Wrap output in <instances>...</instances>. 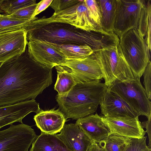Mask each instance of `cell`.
<instances>
[{
	"instance_id": "obj_14",
	"label": "cell",
	"mask_w": 151,
	"mask_h": 151,
	"mask_svg": "<svg viewBox=\"0 0 151 151\" xmlns=\"http://www.w3.org/2000/svg\"><path fill=\"white\" fill-rule=\"evenodd\" d=\"M41 111L39 104L34 99L11 105L0 107V129L15 122L22 123V119L32 112L37 114Z\"/></svg>"
},
{
	"instance_id": "obj_28",
	"label": "cell",
	"mask_w": 151,
	"mask_h": 151,
	"mask_svg": "<svg viewBox=\"0 0 151 151\" xmlns=\"http://www.w3.org/2000/svg\"><path fill=\"white\" fill-rule=\"evenodd\" d=\"M84 2L90 19L95 24L100 27L101 12L97 1L84 0Z\"/></svg>"
},
{
	"instance_id": "obj_2",
	"label": "cell",
	"mask_w": 151,
	"mask_h": 151,
	"mask_svg": "<svg viewBox=\"0 0 151 151\" xmlns=\"http://www.w3.org/2000/svg\"><path fill=\"white\" fill-rule=\"evenodd\" d=\"M101 80L77 83L67 94L55 97L66 119L77 120L94 114L108 89Z\"/></svg>"
},
{
	"instance_id": "obj_25",
	"label": "cell",
	"mask_w": 151,
	"mask_h": 151,
	"mask_svg": "<svg viewBox=\"0 0 151 151\" xmlns=\"http://www.w3.org/2000/svg\"><path fill=\"white\" fill-rule=\"evenodd\" d=\"M36 4L35 0H1L0 14L10 15L21 8Z\"/></svg>"
},
{
	"instance_id": "obj_8",
	"label": "cell",
	"mask_w": 151,
	"mask_h": 151,
	"mask_svg": "<svg viewBox=\"0 0 151 151\" xmlns=\"http://www.w3.org/2000/svg\"><path fill=\"white\" fill-rule=\"evenodd\" d=\"M37 136L28 125H11L0 131V151H28Z\"/></svg>"
},
{
	"instance_id": "obj_20",
	"label": "cell",
	"mask_w": 151,
	"mask_h": 151,
	"mask_svg": "<svg viewBox=\"0 0 151 151\" xmlns=\"http://www.w3.org/2000/svg\"><path fill=\"white\" fill-rule=\"evenodd\" d=\"M48 42L54 49L62 55L66 60L82 59L93 53L91 48L86 45L55 44Z\"/></svg>"
},
{
	"instance_id": "obj_4",
	"label": "cell",
	"mask_w": 151,
	"mask_h": 151,
	"mask_svg": "<svg viewBox=\"0 0 151 151\" xmlns=\"http://www.w3.org/2000/svg\"><path fill=\"white\" fill-rule=\"evenodd\" d=\"M108 87L117 81L134 78L126 62L119 43L93 52Z\"/></svg>"
},
{
	"instance_id": "obj_7",
	"label": "cell",
	"mask_w": 151,
	"mask_h": 151,
	"mask_svg": "<svg viewBox=\"0 0 151 151\" xmlns=\"http://www.w3.org/2000/svg\"><path fill=\"white\" fill-rule=\"evenodd\" d=\"M108 89L118 95L137 112L148 118L151 114V103L140 80L135 78L117 81Z\"/></svg>"
},
{
	"instance_id": "obj_5",
	"label": "cell",
	"mask_w": 151,
	"mask_h": 151,
	"mask_svg": "<svg viewBox=\"0 0 151 151\" xmlns=\"http://www.w3.org/2000/svg\"><path fill=\"white\" fill-rule=\"evenodd\" d=\"M119 45L134 78L140 80L150 61V52L137 29H133L120 38Z\"/></svg>"
},
{
	"instance_id": "obj_9",
	"label": "cell",
	"mask_w": 151,
	"mask_h": 151,
	"mask_svg": "<svg viewBox=\"0 0 151 151\" xmlns=\"http://www.w3.org/2000/svg\"><path fill=\"white\" fill-rule=\"evenodd\" d=\"M114 32L120 38L129 30L137 29L143 0H116Z\"/></svg>"
},
{
	"instance_id": "obj_29",
	"label": "cell",
	"mask_w": 151,
	"mask_h": 151,
	"mask_svg": "<svg viewBox=\"0 0 151 151\" xmlns=\"http://www.w3.org/2000/svg\"><path fill=\"white\" fill-rule=\"evenodd\" d=\"M147 137L141 138H132L125 151H151L146 144Z\"/></svg>"
},
{
	"instance_id": "obj_12",
	"label": "cell",
	"mask_w": 151,
	"mask_h": 151,
	"mask_svg": "<svg viewBox=\"0 0 151 151\" xmlns=\"http://www.w3.org/2000/svg\"><path fill=\"white\" fill-rule=\"evenodd\" d=\"M30 57L37 63L52 69L60 65L65 58L55 50L48 42L38 40H29L27 44Z\"/></svg>"
},
{
	"instance_id": "obj_13",
	"label": "cell",
	"mask_w": 151,
	"mask_h": 151,
	"mask_svg": "<svg viewBox=\"0 0 151 151\" xmlns=\"http://www.w3.org/2000/svg\"><path fill=\"white\" fill-rule=\"evenodd\" d=\"M99 105L101 113L105 117L134 119L139 116L118 95L108 89Z\"/></svg>"
},
{
	"instance_id": "obj_22",
	"label": "cell",
	"mask_w": 151,
	"mask_h": 151,
	"mask_svg": "<svg viewBox=\"0 0 151 151\" xmlns=\"http://www.w3.org/2000/svg\"><path fill=\"white\" fill-rule=\"evenodd\" d=\"M151 0H143L137 29L151 51Z\"/></svg>"
},
{
	"instance_id": "obj_21",
	"label": "cell",
	"mask_w": 151,
	"mask_h": 151,
	"mask_svg": "<svg viewBox=\"0 0 151 151\" xmlns=\"http://www.w3.org/2000/svg\"><path fill=\"white\" fill-rule=\"evenodd\" d=\"M97 1L101 12L100 28L106 32H114L116 7V0Z\"/></svg>"
},
{
	"instance_id": "obj_34",
	"label": "cell",
	"mask_w": 151,
	"mask_h": 151,
	"mask_svg": "<svg viewBox=\"0 0 151 151\" xmlns=\"http://www.w3.org/2000/svg\"><path fill=\"white\" fill-rule=\"evenodd\" d=\"M151 114L147 118V120L145 122L144 124H142V126L144 125L147 129L149 139V145L151 146Z\"/></svg>"
},
{
	"instance_id": "obj_30",
	"label": "cell",
	"mask_w": 151,
	"mask_h": 151,
	"mask_svg": "<svg viewBox=\"0 0 151 151\" xmlns=\"http://www.w3.org/2000/svg\"><path fill=\"white\" fill-rule=\"evenodd\" d=\"M80 0H54L50 6L55 12L64 10L73 6L79 3Z\"/></svg>"
},
{
	"instance_id": "obj_1",
	"label": "cell",
	"mask_w": 151,
	"mask_h": 151,
	"mask_svg": "<svg viewBox=\"0 0 151 151\" xmlns=\"http://www.w3.org/2000/svg\"><path fill=\"white\" fill-rule=\"evenodd\" d=\"M52 69L35 62L26 48L19 56L0 64V107L35 99L52 82Z\"/></svg>"
},
{
	"instance_id": "obj_15",
	"label": "cell",
	"mask_w": 151,
	"mask_h": 151,
	"mask_svg": "<svg viewBox=\"0 0 151 151\" xmlns=\"http://www.w3.org/2000/svg\"><path fill=\"white\" fill-rule=\"evenodd\" d=\"M76 123L92 142H103L111 133L102 116L97 113L79 119Z\"/></svg>"
},
{
	"instance_id": "obj_32",
	"label": "cell",
	"mask_w": 151,
	"mask_h": 151,
	"mask_svg": "<svg viewBox=\"0 0 151 151\" xmlns=\"http://www.w3.org/2000/svg\"><path fill=\"white\" fill-rule=\"evenodd\" d=\"M53 0H43L37 3V5L32 16V18L34 20L37 18L36 17V15L45 10L50 6Z\"/></svg>"
},
{
	"instance_id": "obj_23",
	"label": "cell",
	"mask_w": 151,
	"mask_h": 151,
	"mask_svg": "<svg viewBox=\"0 0 151 151\" xmlns=\"http://www.w3.org/2000/svg\"><path fill=\"white\" fill-rule=\"evenodd\" d=\"M57 78L54 89L60 95L68 93L77 83L80 82L70 72L60 65L55 66Z\"/></svg>"
},
{
	"instance_id": "obj_16",
	"label": "cell",
	"mask_w": 151,
	"mask_h": 151,
	"mask_svg": "<svg viewBox=\"0 0 151 151\" xmlns=\"http://www.w3.org/2000/svg\"><path fill=\"white\" fill-rule=\"evenodd\" d=\"M104 121L114 133L131 138H141L144 137V130L138 117L134 119L106 118L103 116Z\"/></svg>"
},
{
	"instance_id": "obj_6",
	"label": "cell",
	"mask_w": 151,
	"mask_h": 151,
	"mask_svg": "<svg viewBox=\"0 0 151 151\" xmlns=\"http://www.w3.org/2000/svg\"><path fill=\"white\" fill-rule=\"evenodd\" d=\"M54 23L68 24L88 32L101 29L90 19L84 0H81L77 4L64 10L54 12L49 18L43 16L30 21L28 31Z\"/></svg>"
},
{
	"instance_id": "obj_11",
	"label": "cell",
	"mask_w": 151,
	"mask_h": 151,
	"mask_svg": "<svg viewBox=\"0 0 151 151\" xmlns=\"http://www.w3.org/2000/svg\"><path fill=\"white\" fill-rule=\"evenodd\" d=\"M59 65L72 73L81 82L101 80L103 78L101 69L93 53L82 59L66 60Z\"/></svg>"
},
{
	"instance_id": "obj_3",
	"label": "cell",
	"mask_w": 151,
	"mask_h": 151,
	"mask_svg": "<svg viewBox=\"0 0 151 151\" xmlns=\"http://www.w3.org/2000/svg\"><path fill=\"white\" fill-rule=\"evenodd\" d=\"M28 40H38L55 44L86 45L93 52L103 48L107 41L106 34L102 31L88 32L71 25L62 23H49L29 30Z\"/></svg>"
},
{
	"instance_id": "obj_31",
	"label": "cell",
	"mask_w": 151,
	"mask_h": 151,
	"mask_svg": "<svg viewBox=\"0 0 151 151\" xmlns=\"http://www.w3.org/2000/svg\"><path fill=\"white\" fill-rule=\"evenodd\" d=\"M144 89L148 98L151 99V62L148 63L143 74Z\"/></svg>"
},
{
	"instance_id": "obj_18",
	"label": "cell",
	"mask_w": 151,
	"mask_h": 151,
	"mask_svg": "<svg viewBox=\"0 0 151 151\" xmlns=\"http://www.w3.org/2000/svg\"><path fill=\"white\" fill-rule=\"evenodd\" d=\"M34 119L36 125L42 132L52 134L60 132L66 120L59 109L41 110L34 116Z\"/></svg>"
},
{
	"instance_id": "obj_26",
	"label": "cell",
	"mask_w": 151,
	"mask_h": 151,
	"mask_svg": "<svg viewBox=\"0 0 151 151\" xmlns=\"http://www.w3.org/2000/svg\"><path fill=\"white\" fill-rule=\"evenodd\" d=\"M30 22L14 19L4 15L0 17V33L22 29H25L27 31Z\"/></svg>"
},
{
	"instance_id": "obj_19",
	"label": "cell",
	"mask_w": 151,
	"mask_h": 151,
	"mask_svg": "<svg viewBox=\"0 0 151 151\" xmlns=\"http://www.w3.org/2000/svg\"><path fill=\"white\" fill-rule=\"evenodd\" d=\"M29 151H71L56 134L42 132L32 144Z\"/></svg>"
},
{
	"instance_id": "obj_24",
	"label": "cell",
	"mask_w": 151,
	"mask_h": 151,
	"mask_svg": "<svg viewBox=\"0 0 151 151\" xmlns=\"http://www.w3.org/2000/svg\"><path fill=\"white\" fill-rule=\"evenodd\" d=\"M131 138L112 133L104 141V145L106 151H125Z\"/></svg>"
},
{
	"instance_id": "obj_10",
	"label": "cell",
	"mask_w": 151,
	"mask_h": 151,
	"mask_svg": "<svg viewBox=\"0 0 151 151\" xmlns=\"http://www.w3.org/2000/svg\"><path fill=\"white\" fill-rule=\"evenodd\" d=\"M25 29L0 33V64L24 53L28 41Z\"/></svg>"
},
{
	"instance_id": "obj_35",
	"label": "cell",
	"mask_w": 151,
	"mask_h": 151,
	"mask_svg": "<svg viewBox=\"0 0 151 151\" xmlns=\"http://www.w3.org/2000/svg\"><path fill=\"white\" fill-rule=\"evenodd\" d=\"M4 15V14H0V17H3Z\"/></svg>"
},
{
	"instance_id": "obj_27",
	"label": "cell",
	"mask_w": 151,
	"mask_h": 151,
	"mask_svg": "<svg viewBox=\"0 0 151 151\" xmlns=\"http://www.w3.org/2000/svg\"><path fill=\"white\" fill-rule=\"evenodd\" d=\"M37 5V3L21 8L13 13L6 15L8 18L15 20L30 22L34 20L32 16Z\"/></svg>"
},
{
	"instance_id": "obj_17",
	"label": "cell",
	"mask_w": 151,
	"mask_h": 151,
	"mask_svg": "<svg viewBox=\"0 0 151 151\" xmlns=\"http://www.w3.org/2000/svg\"><path fill=\"white\" fill-rule=\"evenodd\" d=\"M60 132L56 135L71 151H86L93 143L76 123L65 124Z\"/></svg>"
},
{
	"instance_id": "obj_33",
	"label": "cell",
	"mask_w": 151,
	"mask_h": 151,
	"mask_svg": "<svg viewBox=\"0 0 151 151\" xmlns=\"http://www.w3.org/2000/svg\"><path fill=\"white\" fill-rule=\"evenodd\" d=\"M86 151H106L104 142L99 143L93 142L88 148Z\"/></svg>"
}]
</instances>
